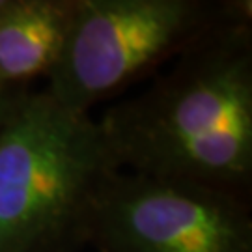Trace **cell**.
<instances>
[{"instance_id":"cell-7","label":"cell","mask_w":252,"mask_h":252,"mask_svg":"<svg viewBox=\"0 0 252 252\" xmlns=\"http://www.w3.org/2000/svg\"><path fill=\"white\" fill-rule=\"evenodd\" d=\"M6 4H8V0H0V11L6 8Z\"/></svg>"},{"instance_id":"cell-2","label":"cell","mask_w":252,"mask_h":252,"mask_svg":"<svg viewBox=\"0 0 252 252\" xmlns=\"http://www.w3.org/2000/svg\"><path fill=\"white\" fill-rule=\"evenodd\" d=\"M120 170L92 114L45 88L19 94L0 116V252H79L94 206Z\"/></svg>"},{"instance_id":"cell-5","label":"cell","mask_w":252,"mask_h":252,"mask_svg":"<svg viewBox=\"0 0 252 252\" xmlns=\"http://www.w3.org/2000/svg\"><path fill=\"white\" fill-rule=\"evenodd\" d=\"M77 0H8L0 11V88L25 94L47 81L63 51Z\"/></svg>"},{"instance_id":"cell-4","label":"cell","mask_w":252,"mask_h":252,"mask_svg":"<svg viewBox=\"0 0 252 252\" xmlns=\"http://www.w3.org/2000/svg\"><path fill=\"white\" fill-rule=\"evenodd\" d=\"M97 252H252L251 198L118 172L94 206Z\"/></svg>"},{"instance_id":"cell-3","label":"cell","mask_w":252,"mask_h":252,"mask_svg":"<svg viewBox=\"0 0 252 252\" xmlns=\"http://www.w3.org/2000/svg\"><path fill=\"white\" fill-rule=\"evenodd\" d=\"M235 0H77L45 92L73 112L159 73L234 9Z\"/></svg>"},{"instance_id":"cell-6","label":"cell","mask_w":252,"mask_h":252,"mask_svg":"<svg viewBox=\"0 0 252 252\" xmlns=\"http://www.w3.org/2000/svg\"><path fill=\"white\" fill-rule=\"evenodd\" d=\"M19 95V94H17ZM17 95H11V94H8V92H4L2 88H0V116H2V112L6 110V107H8L11 101L15 99Z\"/></svg>"},{"instance_id":"cell-1","label":"cell","mask_w":252,"mask_h":252,"mask_svg":"<svg viewBox=\"0 0 252 252\" xmlns=\"http://www.w3.org/2000/svg\"><path fill=\"white\" fill-rule=\"evenodd\" d=\"M122 172L252 192V2L97 118Z\"/></svg>"}]
</instances>
